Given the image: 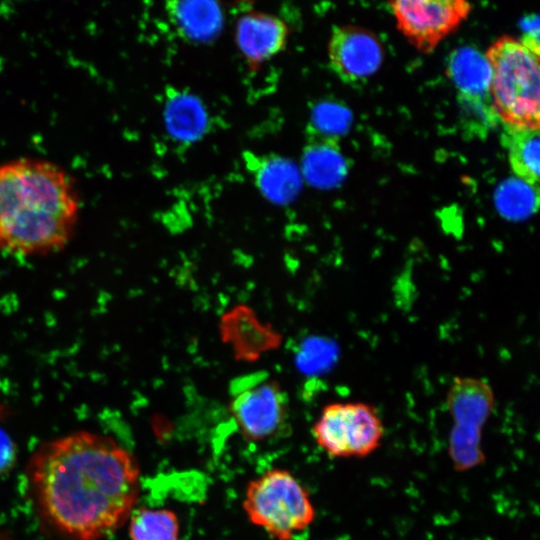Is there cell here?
I'll list each match as a JSON object with an SVG mask.
<instances>
[{
	"label": "cell",
	"instance_id": "ffe728a7",
	"mask_svg": "<svg viewBox=\"0 0 540 540\" xmlns=\"http://www.w3.org/2000/svg\"><path fill=\"white\" fill-rule=\"evenodd\" d=\"M0 413H1V411H0Z\"/></svg>",
	"mask_w": 540,
	"mask_h": 540
},
{
	"label": "cell",
	"instance_id": "2e32d148",
	"mask_svg": "<svg viewBox=\"0 0 540 540\" xmlns=\"http://www.w3.org/2000/svg\"><path fill=\"white\" fill-rule=\"evenodd\" d=\"M128 520L130 540H179V520L170 509L141 508Z\"/></svg>",
	"mask_w": 540,
	"mask_h": 540
},
{
	"label": "cell",
	"instance_id": "e0dca14e",
	"mask_svg": "<svg viewBox=\"0 0 540 540\" xmlns=\"http://www.w3.org/2000/svg\"><path fill=\"white\" fill-rule=\"evenodd\" d=\"M351 115L349 111L334 102L316 105L311 114L310 130L312 138L335 141L348 129Z\"/></svg>",
	"mask_w": 540,
	"mask_h": 540
},
{
	"label": "cell",
	"instance_id": "44dd1931",
	"mask_svg": "<svg viewBox=\"0 0 540 540\" xmlns=\"http://www.w3.org/2000/svg\"><path fill=\"white\" fill-rule=\"evenodd\" d=\"M1 540V539H0Z\"/></svg>",
	"mask_w": 540,
	"mask_h": 540
},
{
	"label": "cell",
	"instance_id": "8992f818",
	"mask_svg": "<svg viewBox=\"0 0 540 540\" xmlns=\"http://www.w3.org/2000/svg\"><path fill=\"white\" fill-rule=\"evenodd\" d=\"M396 28L418 51L428 54L457 31L472 11L470 0H388Z\"/></svg>",
	"mask_w": 540,
	"mask_h": 540
},
{
	"label": "cell",
	"instance_id": "5bb4252c",
	"mask_svg": "<svg viewBox=\"0 0 540 540\" xmlns=\"http://www.w3.org/2000/svg\"><path fill=\"white\" fill-rule=\"evenodd\" d=\"M346 167L335 141L312 138L302 158V174L313 185L330 187L345 175Z\"/></svg>",
	"mask_w": 540,
	"mask_h": 540
},
{
	"label": "cell",
	"instance_id": "9c48e42d",
	"mask_svg": "<svg viewBox=\"0 0 540 540\" xmlns=\"http://www.w3.org/2000/svg\"><path fill=\"white\" fill-rule=\"evenodd\" d=\"M289 27L276 15L248 12L235 25V42L249 70L256 72L267 61L284 50Z\"/></svg>",
	"mask_w": 540,
	"mask_h": 540
},
{
	"label": "cell",
	"instance_id": "3957f363",
	"mask_svg": "<svg viewBox=\"0 0 540 540\" xmlns=\"http://www.w3.org/2000/svg\"><path fill=\"white\" fill-rule=\"evenodd\" d=\"M493 111L507 126L539 129V52L503 35L486 50Z\"/></svg>",
	"mask_w": 540,
	"mask_h": 540
},
{
	"label": "cell",
	"instance_id": "ba28073f",
	"mask_svg": "<svg viewBox=\"0 0 540 540\" xmlns=\"http://www.w3.org/2000/svg\"><path fill=\"white\" fill-rule=\"evenodd\" d=\"M327 54L333 72L343 82L356 84L377 72L383 62L384 50L375 33L346 24L332 28Z\"/></svg>",
	"mask_w": 540,
	"mask_h": 540
},
{
	"label": "cell",
	"instance_id": "ac0fdd59",
	"mask_svg": "<svg viewBox=\"0 0 540 540\" xmlns=\"http://www.w3.org/2000/svg\"><path fill=\"white\" fill-rule=\"evenodd\" d=\"M535 188L524 181H509L504 183L497 194V205L508 217L519 218L527 216L533 205ZM536 189V188H535Z\"/></svg>",
	"mask_w": 540,
	"mask_h": 540
},
{
	"label": "cell",
	"instance_id": "8fae6325",
	"mask_svg": "<svg viewBox=\"0 0 540 540\" xmlns=\"http://www.w3.org/2000/svg\"><path fill=\"white\" fill-rule=\"evenodd\" d=\"M447 69L467 105L494 113L490 98L491 71L484 54L472 47L458 48L452 52Z\"/></svg>",
	"mask_w": 540,
	"mask_h": 540
},
{
	"label": "cell",
	"instance_id": "7a4b0ae2",
	"mask_svg": "<svg viewBox=\"0 0 540 540\" xmlns=\"http://www.w3.org/2000/svg\"><path fill=\"white\" fill-rule=\"evenodd\" d=\"M80 213L69 174L40 159L0 164V247L21 255H43L64 248Z\"/></svg>",
	"mask_w": 540,
	"mask_h": 540
},
{
	"label": "cell",
	"instance_id": "5b68a950",
	"mask_svg": "<svg viewBox=\"0 0 540 540\" xmlns=\"http://www.w3.org/2000/svg\"><path fill=\"white\" fill-rule=\"evenodd\" d=\"M316 444L334 458H364L381 445L385 426L377 408L362 401L326 405L312 427Z\"/></svg>",
	"mask_w": 540,
	"mask_h": 540
},
{
	"label": "cell",
	"instance_id": "30bf717a",
	"mask_svg": "<svg viewBox=\"0 0 540 540\" xmlns=\"http://www.w3.org/2000/svg\"><path fill=\"white\" fill-rule=\"evenodd\" d=\"M165 11L178 35L190 43H210L223 29L220 0H166Z\"/></svg>",
	"mask_w": 540,
	"mask_h": 540
},
{
	"label": "cell",
	"instance_id": "7c38bea8",
	"mask_svg": "<svg viewBox=\"0 0 540 540\" xmlns=\"http://www.w3.org/2000/svg\"><path fill=\"white\" fill-rule=\"evenodd\" d=\"M245 162L257 188L271 202L287 204L299 193L301 173L287 158L246 154Z\"/></svg>",
	"mask_w": 540,
	"mask_h": 540
},
{
	"label": "cell",
	"instance_id": "6da1fadb",
	"mask_svg": "<svg viewBox=\"0 0 540 540\" xmlns=\"http://www.w3.org/2000/svg\"><path fill=\"white\" fill-rule=\"evenodd\" d=\"M43 520L67 540H100L128 521L140 493L135 457L112 438L77 431L42 444L28 467Z\"/></svg>",
	"mask_w": 540,
	"mask_h": 540
},
{
	"label": "cell",
	"instance_id": "277c9868",
	"mask_svg": "<svg viewBox=\"0 0 540 540\" xmlns=\"http://www.w3.org/2000/svg\"><path fill=\"white\" fill-rule=\"evenodd\" d=\"M243 510L248 520L276 540H291L315 519L308 490L288 470L273 468L252 479Z\"/></svg>",
	"mask_w": 540,
	"mask_h": 540
},
{
	"label": "cell",
	"instance_id": "52a82bcc",
	"mask_svg": "<svg viewBox=\"0 0 540 540\" xmlns=\"http://www.w3.org/2000/svg\"><path fill=\"white\" fill-rule=\"evenodd\" d=\"M232 392L230 410L245 438L263 441L283 428L288 398L278 382L266 374H253L237 380Z\"/></svg>",
	"mask_w": 540,
	"mask_h": 540
},
{
	"label": "cell",
	"instance_id": "4fadbf2b",
	"mask_svg": "<svg viewBox=\"0 0 540 540\" xmlns=\"http://www.w3.org/2000/svg\"><path fill=\"white\" fill-rule=\"evenodd\" d=\"M164 121L173 140L189 144L203 136L208 126V115L196 96L172 89L167 92Z\"/></svg>",
	"mask_w": 540,
	"mask_h": 540
},
{
	"label": "cell",
	"instance_id": "9a60e30c",
	"mask_svg": "<svg viewBox=\"0 0 540 540\" xmlns=\"http://www.w3.org/2000/svg\"><path fill=\"white\" fill-rule=\"evenodd\" d=\"M503 143L513 172L527 184L537 188L539 180V129H518L507 126Z\"/></svg>",
	"mask_w": 540,
	"mask_h": 540
},
{
	"label": "cell",
	"instance_id": "d6986e66",
	"mask_svg": "<svg viewBox=\"0 0 540 540\" xmlns=\"http://www.w3.org/2000/svg\"><path fill=\"white\" fill-rule=\"evenodd\" d=\"M14 460V446L8 435L0 429V473L8 469Z\"/></svg>",
	"mask_w": 540,
	"mask_h": 540
}]
</instances>
